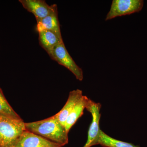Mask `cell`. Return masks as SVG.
Returning <instances> with one entry per match:
<instances>
[{"instance_id":"6","label":"cell","mask_w":147,"mask_h":147,"mask_svg":"<svg viewBox=\"0 0 147 147\" xmlns=\"http://www.w3.org/2000/svg\"><path fill=\"white\" fill-rule=\"evenodd\" d=\"M13 147H62L44 137L26 129Z\"/></svg>"},{"instance_id":"13","label":"cell","mask_w":147,"mask_h":147,"mask_svg":"<svg viewBox=\"0 0 147 147\" xmlns=\"http://www.w3.org/2000/svg\"><path fill=\"white\" fill-rule=\"evenodd\" d=\"M0 116L16 120H21L16 112L9 105L0 88Z\"/></svg>"},{"instance_id":"11","label":"cell","mask_w":147,"mask_h":147,"mask_svg":"<svg viewBox=\"0 0 147 147\" xmlns=\"http://www.w3.org/2000/svg\"><path fill=\"white\" fill-rule=\"evenodd\" d=\"M38 40L40 45L48 54L55 46L63 41L62 37L49 30L38 32Z\"/></svg>"},{"instance_id":"10","label":"cell","mask_w":147,"mask_h":147,"mask_svg":"<svg viewBox=\"0 0 147 147\" xmlns=\"http://www.w3.org/2000/svg\"><path fill=\"white\" fill-rule=\"evenodd\" d=\"M89 100L90 98L87 96L83 95L69 113L64 125L67 132H69L72 126L83 115L84 110L86 108Z\"/></svg>"},{"instance_id":"5","label":"cell","mask_w":147,"mask_h":147,"mask_svg":"<svg viewBox=\"0 0 147 147\" xmlns=\"http://www.w3.org/2000/svg\"><path fill=\"white\" fill-rule=\"evenodd\" d=\"M101 108L100 103L95 102L90 99L86 109L91 114L92 120L88 131L87 142L83 147H91L98 145L101 130L99 126Z\"/></svg>"},{"instance_id":"9","label":"cell","mask_w":147,"mask_h":147,"mask_svg":"<svg viewBox=\"0 0 147 147\" xmlns=\"http://www.w3.org/2000/svg\"><path fill=\"white\" fill-rule=\"evenodd\" d=\"M83 96V92L79 89L74 90L69 92L68 99L63 108L55 115L61 123L64 125L66 120L69 113Z\"/></svg>"},{"instance_id":"4","label":"cell","mask_w":147,"mask_h":147,"mask_svg":"<svg viewBox=\"0 0 147 147\" xmlns=\"http://www.w3.org/2000/svg\"><path fill=\"white\" fill-rule=\"evenodd\" d=\"M144 4L143 0H113L105 21L139 12Z\"/></svg>"},{"instance_id":"12","label":"cell","mask_w":147,"mask_h":147,"mask_svg":"<svg viewBox=\"0 0 147 147\" xmlns=\"http://www.w3.org/2000/svg\"><path fill=\"white\" fill-rule=\"evenodd\" d=\"M98 145L104 147H140L131 143L120 141L110 137L102 130H100Z\"/></svg>"},{"instance_id":"7","label":"cell","mask_w":147,"mask_h":147,"mask_svg":"<svg viewBox=\"0 0 147 147\" xmlns=\"http://www.w3.org/2000/svg\"><path fill=\"white\" fill-rule=\"evenodd\" d=\"M25 9L34 15L36 20H40L50 14L53 5H50L43 0H19Z\"/></svg>"},{"instance_id":"8","label":"cell","mask_w":147,"mask_h":147,"mask_svg":"<svg viewBox=\"0 0 147 147\" xmlns=\"http://www.w3.org/2000/svg\"><path fill=\"white\" fill-rule=\"evenodd\" d=\"M36 30H49L62 37L59 22L58 18L57 6L53 4V8L50 14L40 20H36Z\"/></svg>"},{"instance_id":"2","label":"cell","mask_w":147,"mask_h":147,"mask_svg":"<svg viewBox=\"0 0 147 147\" xmlns=\"http://www.w3.org/2000/svg\"><path fill=\"white\" fill-rule=\"evenodd\" d=\"M26 130L23 120L0 116V147H13Z\"/></svg>"},{"instance_id":"1","label":"cell","mask_w":147,"mask_h":147,"mask_svg":"<svg viewBox=\"0 0 147 147\" xmlns=\"http://www.w3.org/2000/svg\"><path fill=\"white\" fill-rule=\"evenodd\" d=\"M25 126L28 131L59 144L62 147L68 143L69 132L55 115L41 120L25 123Z\"/></svg>"},{"instance_id":"3","label":"cell","mask_w":147,"mask_h":147,"mask_svg":"<svg viewBox=\"0 0 147 147\" xmlns=\"http://www.w3.org/2000/svg\"><path fill=\"white\" fill-rule=\"evenodd\" d=\"M48 55L53 60L72 72L77 80H83L84 76L82 69L77 65L69 55L63 41L55 46Z\"/></svg>"}]
</instances>
